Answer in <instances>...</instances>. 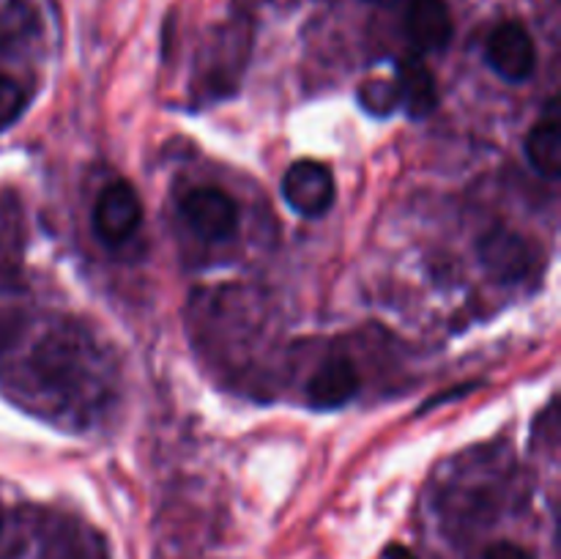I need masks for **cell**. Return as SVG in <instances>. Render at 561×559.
I'll list each match as a JSON object with an SVG mask.
<instances>
[{
    "label": "cell",
    "mask_w": 561,
    "mask_h": 559,
    "mask_svg": "<svg viewBox=\"0 0 561 559\" xmlns=\"http://www.w3.org/2000/svg\"><path fill=\"white\" fill-rule=\"evenodd\" d=\"M142 203L135 186L126 181H113L102 190L93 206V230L110 247H118L140 228Z\"/></svg>",
    "instance_id": "cell-1"
},
{
    "label": "cell",
    "mask_w": 561,
    "mask_h": 559,
    "mask_svg": "<svg viewBox=\"0 0 561 559\" xmlns=\"http://www.w3.org/2000/svg\"><path fill=\"white\" fill-rule=\"evenodd\" d=\"M283 197L294 212L305 217H321L334 203L332 170L316 159L294 162L283 175Z\"/></svg>",
    "instance_id": "cell-2"
},
{
    "label": "cell",
    "mask_w": 561,
    "mask_h": 559,
    "mask_svg": "<svg viewBox=\"0 0 561 559\" xmlns=\"http://www.w3.org/2000/svg\"><path fill=\"white\" fill-rule=\"evenodd\" d=\"M485 58L499 77L507 82H524L537 66L535 38L520 22H502L488 38Z\"/></svg>",
    "instance_id": "cell-3"
},
{
    "label": "cell",
    "mask_w": 561,
    "mask_h": 559,
    "mask_svg": "<svg viewBox=\"0 0 561 559\" xmlns=\"http://www.w3.org/2000/svg\"><path fill=\"white\" fill-rule=\"evenodd\" d=\"M181 214L203 239H228L239 225V208L217 186H197L181 201Z\"/></svg>",
    "instance_id": "cell-4"
},
{
    "label": "cell",
    "mask_w": 561,
    "mask_h": 559,
    "mask_svg": "<svg viewBox=\"0 0 561 559\" xmlns=\"http://www.w3.org/2000/svg\"><path fill=\"white\" fill-rule=\"evenodd\" d=\"M480 258L488 272L502 283L524 280L535 269V250L529 241L507 228H493L482 236Z\"/></svg>",
    "instance_id": "cell-5"
},
{
    "label": "cell",
    "mask_w": 561,
    "mask_h": 559,
    "mask_svg": "<svg viewBox=\"0 0 561 559\" xmlns=\"http://www.w3.org/2000/svg\"><path fill=\"white\" fill-rule=\"evenodd\" d=\"M359 392V370L345 356H332L312 373L307 384V403L316 411H332L354 400Z\"/></svg>",
    "instance_id": "cell-6"
},
{
    "label": "cell",
    "mask_w": 561,
    "mask_h": 559,
    "mask_svg": "<svg viewBox=\"0 0 561 559\" xmlns=\"http://www.w3.org/2000/svg\"><path fill=\"white\" fill-rule=\"evenodd\" d=\"M453 14L444 0H411L405 33L425 53H438L453 42Z\"/></svg>",
    "instance_id": "cell-7"
},
{
    "label": "cell",
    "mask_w": 561,
    "mask_h": 559,
    "mask_svg": "<svg viewBox=\"0 0 561 559\" xmlns=\"http://www.w3.org/2000/svg\"><path fill=\"white\" fill-rule=\"evenodd\" d=\"M400 93V104H405L411 118H425L436 110L438 93L436 80L431 69L416 58H403L398 64V80H394Z\"/></svg>",
    "instance_id": "cell-8"
},
{
    "label": "cell",
    "mask_w": 561,
    "mask_h": 559,
    "mask_svg": "<svg viewBox=\"0 0 561 559\" xmlns=\"http://www.w3.org/2000/svg\"><path fill=\"white\" fill-rule=\"evenodd\" d=\"M526 159L531 168L546 179H557L561 173V129L559 121H540L526 137Z\"/></svg>",
    "instance_id": "cell-9"
},
{
    "label": "cell",
    "mask_w": 561,
    "mask_h": 559,
    "mask_svg": "<svg viewBox=\"0 0 561 559\" xmlns=\"http://www.w3.org/2000/svg\"><path fill=\"white\" fill-rule=\"evenodd\" d=\"M359 104L373 115H392L400 104L398 85L389 80H367L359 88Z\"/></svg>",
    "instance_id": "cell-10"
},
{
    "label": "cell",
    "mask_w": 561,
    "mask_h": 559,
    "mask_svg": "<svg viewBox=\"0 0 561 559\" xmlns=\"http://www.w3.org/2000/svg\"><path fill=\"white\" fill-rule=\"evenodd\" d=\"M22 110H25V91H22L16 80L0 75V129L14 124L22 115Z\"/></svg>",
    "instance_id": "cell-11"
},
{
    "label": "cell",
    "mask_w": 561,
    "mask_h": 559,
    "mask_svg": "<svg viewBox=\"0 0 561 559\" xmlns=\"http://www.w3.org/2000/svg\"><path fill=\"white\" fill-rule=\"evenodd\" d=\"M482 559H535V557H531L526 548H520L518 543L502 540V543H496V546L488 548L485 557H482Z\"/></svg>",
    "instance_id": "cell-12"
},
{
    "label": "cell",
    "mask_w": 561,
    "mask_h": 559,
    "mask_svg": "<svg viewBox=\"0 0 561 559\" xmlns=\"http://www.w3.org/2000/svg\"><path fill=\"white\" fill-rule=\"evenodd\" d=\"M383 559H416V557L405 546H398V543H394V546H389L387 551H383Z\"/></svg>",
    "instance_id": "cell-13"
},
{
    "label": "cell",
    "mask_w": 561,
    "mask_h": 559,
    "mask_svg": "<svg viewBox=\"0 0 561 559\" xmlns=\"http://www.w3.org/2000/svg\"><path fill=\"white\" fill-rule=\"evenodd\" d=\"M370 3H378V5H389V3H394V0H370Z\"/></svg>",
    "instance_id": "cell-14"
},
{
    "label": "cell",
    "mask_w": 561,
    "mask_h": 559,
    "mask_svg": "<svg viewBox=\"0 0 561 559\" xmlns=\"http://www.w3.org/2000/svg\"><path fill=\"white\" fill-rule=\"evenodd\" d=\"M0 535H3V515H0Z\"/></svg>",
    "instance_id": "cell-15"
}]
</instances>
